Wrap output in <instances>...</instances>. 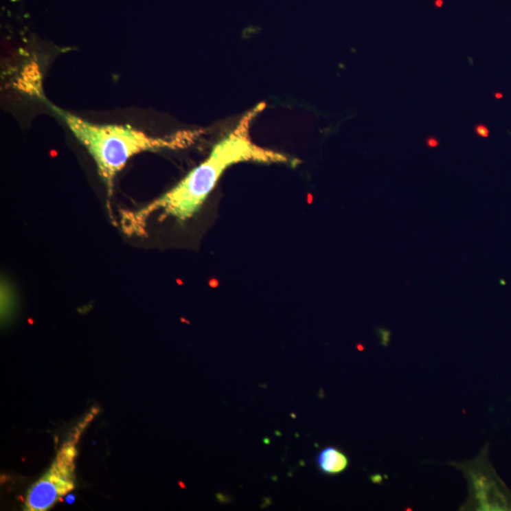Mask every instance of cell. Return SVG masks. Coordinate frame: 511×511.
Listing matches in <instances>:
<instances>
[{
	"label": "cell",
	"instance_id": "cell-7",
	"mask_svg": "<svg viewBox=\"0 0 511 511\" xmlns=\"http://www.w3.org/2000/svg\"><path fill=\"white\" fill-rule=\"evenodd\" d=\"M376 477H372V479L373 482H375V483L381 482V480H382V478H381L380 475H378V478H376Z\"/></svg>",
	"mask_w": 511,
	"mask_h": 511
},
{
	"label": "cell",
	"instance_id": "cell-1",
	"mask_svg": "<svg viewBox=\"0 0 511 511\" xmlns=\"http://www.w3.org/2000/svg\"><path fill=\"white\" fill-rule=\"evenodd\" d=\"M264 104H260L248 111L237 126L214 145L209 157L190 170L177 186L126 218L129 221L125 225L126 229H141L146 225L148 218L155 212H159L162 219L172 217L180 223L188 221L201 209L225 170L238 163L288 162L289 159L284 155L258 146L250 137L253 120L264 111Z\"/></svg>",
	"mask_w": 511,
	"mask_h": 511
},
{
	"label": "cell",
	"instance_id": "cell-5",
	"mask_svg": "<svg viewBox=\"0 0 511 511\" xmlns=\"http://www.w3.org/2000/svg\"><path fill=\"white\" fill-rule=\"evenodd\" d=\"M475 131H477L478 136L483 137H487L488 136V130L487 129V127L484 126V125H478V126L475 128Z\"/></svg>",
	"mask_w": 511,
	"mask_h": 511
},
{
	"label": "cell",
	"instance_id": "cell-6",
	"mask_svg": "<svg viewBox=\"0 0 511 511\" xmlns=\"http://www.w3.org/2000/svg\"><path fill=\"white\" fill-rule=\"evenodd\" d=\"M426 144H427L428 146L431 148L437 147L438 145V139H434V137H430V139H427V141H426Z\"/></svg>",
	"mask_w": 511,
	"mask_h": 511
},
{
	"label": "cell",
	"instance_id": "cell-2",
	"mask_svg": "<svg viewBox=\"0 0 511 511\" xmlns=\"http://www.w3.org/2000/svg\"><path fill=\"white\" fill-rule=\"evenodd\" d=\"M49 106L93 157L100 177L109 192L117 174L134 155L185 148L197 136L195 132H179L164 137H151L128 125L91 124L54 105Z\"/></svg>",
	"mask_w": 511,
	"mask_h": 511
},
{
	"label": "cell",
	"instance_id": "cell-4",
	"mask_svg": "<svg viewBox=\"0 0 511 511\" xmlns=\"http://www.w3.org/2000/svg\"><path fill=\"white\" fill-rule=\"evenodd\" d=\"M318 466L326 475H337L349 466L347 455L334 447H327L317 457Z\"/></svg>",
	"mask_w": 511,
	"mask_h": 511
},
{
	"label": "cell",
	"instance_id": "cell-3",
	"mask_svg": "<svg viewBox=\"0 0 511 511\" xmlns=\"http://www.w3.org/2000/svg\"><path fill=\"white\" fill-rule=\"evenodd\" d=\"M92 418L93 415L87 416L84 422L78 425L71 438L65 443L62 449L57 453L56 459L49 472L30 488L25 510H49L62 499L63 496L74 490L76 445L85 426L89 424Z\"/></svg>",
	"mask_w": 511,
	"mask_h": 511
}]
</instances>
